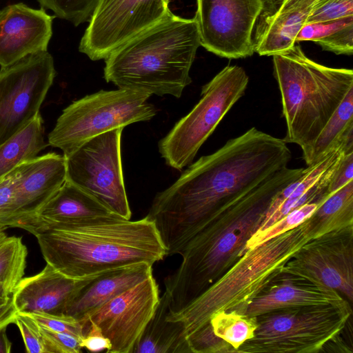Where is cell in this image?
<instances>
[{"instance_id":"6da1fadb","label":"cell","mask_w":353,"mask_h":353,"mask_svg":"<svg viewBox=\"0 0 353 353\" xmlns=\"http://www.w3.org/2000/svg\"><path fill=\"white\" fill-rule=\"evenodd\" d=\"M292 158L287 143L253 127L192 163L150 208L166 256L179 254L216 208L245 194Z\"/></svg>"},{"instance_id":"7a4b0ae2","label":"cell","mask_w":353,"mask_h":353,"mask_svg":"<svg viewBox=\"0 0 353 353\" xmlns=\"http://www.w3.org/2000/svg\"><path fill=\"white\" fill-rule=\"evenodd\" d=\"M304 170L284 168L205 219L179 253L180 265L163 279L170 314L183 310L239 260L274 197Z\"/></svg>"},{"instance_id":"3957f363","label":"cell","mask_w":353,"mask_h":353,"mask_svg":"<svg viewBox=\"0 0 353 353\" xmlns=\"http://www.w3.org/2000/svg\"><path fill=\"white\" fill-rule=\"evenodd\" d=\"M15 228L34 234L46 263L74 279L143 262L153 265L166 256L147 215L134 221L117 214L63 223L27 221Z\"/></svg>"},{"instance_id":"277c9868","label":"cell","mask_w":353,"mask_h":353,"mask_svg":"<svg viewBox=\"0 0 353 353\" xmlns=\"http://www.w3.org/2000/svg\"><path fill=\"white\" fill-rule=\"evenodd\" d=\"M201 46L196 22L171 11L105 59L104 79L120 89L179 98Z\"/></svg>"},{"instance_id":"5b68a950","label":"cell","mask_w":353,"mask_h":353,"mask_svg":"<svg viewBox=\"0 0 353 353\" xmlns=\"http://www.w3.org/2000/svg\"><path fill=\"white\" fill-rule=\"evenodd\" d=\"M311 239L306 221L296 228L248 250L221 276L183 310L167 314L178 322L186 340L210 325L220 312L245 314L250 303L280 274L288 261Z\"/></svg>"},{"instance_id":"8992f818","label":"cell","mask_w":353,"mask_h":353,"mask_svg":"<svg viewBox=\"0 0 353 353\" xmlns=\"http://www.w3.org/2000/svg\"><path fill=\"white\" fill-rule=\"evenodd\" d=\"M272 57L287 127L283 140L303 152L353 88V71L319 64L296 44Z\"/></svg>"},{"instance_id":"52a82bcc","label":"cell","mask_w":353,"mask_h":353,"mask_svg":"<svg viewBox=\"0 0 353 353\" xmlns=\"http://www.w3.org/2000/svg\"><path fill=\"white\" fill-rule=\"evenodd\" d=\"M352 313L349 303L286 307L256 316L254 336L236 353H316L342 332Z\"/></svg>"},{"instance_id":"ba28073f","label":"cell","mask_w":353,"mask_h":353,"mask_svg":"<svg viewBox=\"0 0 353 353\" xmlns=\"http://www.w3.org/2000/svg\"><path fill=\"white\" fill-rule=\"evenodd\" d=\"M150 94L125 89L99 90L73 101L57 119L48 145L68 156L99 134L139 121L157 113L147 102Z\"/></svg>"},{"instance_id":"9c48e42d","label":"cell","mask_w":353,"mask_h":353,"mask_svg":"<svg viewBox=\"0 0 353 353\" xmlns=\"http://www.w3.org/2000/svg\"><path fill=\"white\" fill-rule=\"evenodd\" d=\"M249 77L238 65H228L201 88V98L159 143L165 163L181 170L194 160L201 146L245 93Z\"/></svg>"},{"instance_id":"30bf717a","label":"cell","mask_w":353,"mask_h":353,"mask_svg":"<svg viewBox=\"0 0 353 353\" xmlns=\"http://www.w3.org/2000/svg\"><path fill=\"white\" fill-rule=\"evenodd\" d=\"M123 128L94 137L64 156L65 181L94 196L114 214L130 219L121 154Z\"/></svg>"},{"instance_id":"8fae6325","label":"cell","mask_w":353,"mask_h":353,"mask_svg":"<svg viewBox=\"0 0 353 353\" xmlns=\"http://www.w3.org/2000/svg\"><path fill=\"white\" fill-rule=\"evenodd\" d=\"M47 51L28 55L0 70V144L39 114L55 77Z\"/></svg>"},{"instance_id":"7c38bea8","label":"cell","mask_w":353,"mask_h":353,"mask_svg":"<svg viewBox=\"0 0 353 353\" xmlns=\"http://www.w3.org/2000/svg\"><path fill=\"white\" fill-rule=\"evenodd\" d=\"M170 0H99L81 38L79 51L91 60L112 51L170 12Z\"/></svg>"},{"instance_id":"4fadbf2b","label":"cell","mask_w":353,"mask_h":353,"mask_svg":"<svg viewBox=\"0 0 353 353\" xmlns=\"http://www.w3.org/2000/svg\"><path fill=\"white\" fill-rule=\"evenodd\" d=\"M261 0H197L194 17L201 46L221 57L252 56V34Z\"/></svg>"},{"instance_id":"5bb4252c","label":"cell","mask_w":353,"mask_h":353,"mask_svg":"<svg viewBox=\"0 0 353 353\" xmlns=\"http://www.w3.org/2000/svg\"><path fill=\"white\" fill-rule=\"evenodd\" d=\"M159 285L153 274L114 296L90 314L81 323L99 326L111 343L108 353H133L159 302Z\"/></svg>"},{"instance_id":"9a60e30c","label":"cell","mask_w":353,"mask_h":353,"mask_svg":"<svg viewBox=\"0 0 353 353\" xmlns=\"http://www.w3.org/2000/svg\"><path fill=\"white\" fill-rule=\"evenodd\" d=\"M282 272L304 277L334 289L353 301V225L305 242Z\"/></svg>"},{"instance_id":"2e32d148","label":"cell","mask_w":353,"mask_h":353,"mask_svg":"<svg viewBox=\"0 0 353 353\" xmlns=\"http://www.w3.org/2000/svg\"><path fill=\"white\" fill-rule=\"evenodd\" d=\"M316 0H261L252 42L261 56H273L292 48L311 16Z\"/></svg>"},{"instance_id":"e0dca14e","label":"cell","mask_w":353,"mask_h":353,"mask_svg":"<svg viewBox=\"0 0 353 353\" xmlns=\"http://www.w3.org/2000/svg\"><path fill=\"white\" fill-rule=\"evenodd\" d=\"M17 180L12 214L6 228L34 216L65 181V159L47 153L17 167Z\"/></svg>"},{"instance_id":"ac0fdd59","label":"cell","mask_w":353,"mask_h":353,"mask_svg":"<svg viewBox=\"0 0 353 353\" xmlns=\"http://www.w3.org/2000/svg\"><path fill=\"white\" fill-rule=\"evenodd\" d=\"M53 17L44 9L19 3L0 10V65H10L38 52L47 51Z\"/></svg>"},{"instance_id":"d6986e66","label":"cell","mask_w":353,"mask_h":353,"mask_svg":"<svg viewBox=\"0 0 353 353\" xmlns=\"http://www.w3.org/2000/svg\"><path fill=\"white\" fill-rule=\"evenodd\" d=\"M95 277L71 279L46 263L40 272L21 279L12 294L13 304L19 312L64 314L79 291Z\"/></svg>"},{"instance_id":"ffe728a7","label":"cell","mask_w":353,"mask_h":353,"mask_svg":"<svg viewBox=\"0 0 353 353\" xmlns=\"http://www.w3.org/2000/svg\"><path fill=\"white\" fill-rule=\"evenodd\" d=\"M339 292L312 280L282 272L248 305L245 314L258 316L293 307L347 303Z\"/></svg>"},{"instance_id":"44dd1931","label":"cell","mask_w":353,"mask_h":353,"mask_svg":"<svg viewBox=\"0 0 353 353\" xmlns=\"http://www.w3.org/2000/svg\"><path fill=\"white\" fill-rule=\"evenodd\" d=\"M152 275V265L140 263L108 271L81 289L65 310L81 323L104 303Z\"/></svg>"},{"instance_id":"7402d4cb","label":"cell","mask_w":353,"mask_h":353,"mask_svg":"<svg viewBox=\"0 0 353 353\" xmlns=\"http://www.w3.org/2000/svg\"><path fill=\"white\" fill-rule=\"evenodd\" d=\"M116 214L92 195L65 181L54 196L30 219L46 223H63Z\"/></svg>"},{"instance_id":"603a6c76","label":"cell","mask_w":353,"mask_h":353,"mask_svg":"<svg viewBox=\"0 0 353 353\" xmlns=\"http://www.w3.org/2000/svg\"><path fill=\"white\" fill-rule=\"evenodd\" d=\"M169 304L164 292L133 353H191L181 325L166 318Z\"/></svg>"},{"instance_id":"cb8c5ba5","label":"cell","mask_w":353,"mask_h":353,"mask_svg":"<svg viewBox=\"0 0 353 353\" xmlns=\"http://www.w3.org/2000/svg\"><path fill=\"white\" fill-rule=\"evenodd\" d=\"M305 221L311 239L353 225V180L327 196Z\"/></svg>"},{"instance_id":"d4e9b609","label":"cell","mask_w":353,"mask_h":353,"mask_svg":"<svg viewBox=\"0 0 353 353\" xmlns=\"http://www.w3.org/2000/svg\"><path fill=\"white\" fill-rule=\"evenodd\" d=\"M40 114L0 144V178L21 163L37 157L46 146Z\"/></svg>"},{"instance_id":"484cf974","label":"cell","mask_w":353,"mask_h":353,"mask_svg":"<svg viewBox=\"0 0 353 353\" xmlns=\"http://www.w3.org/2000/svg\"><path fill=\"white\" fill-rule=\"evenodd\" d=\"M353 132V88L326 123L308 149L302 152L308 166L323 158L337 148Z\"/></svg>"},{"instance_id":"4316f807","label":"cell","mask_w":353,"mask_h":353,"mask_svg":"<svg viewBox=\"0 0 353 353\" xmlns=\"http://www.w3.org/2000/svg\"><path fill=\"white\" fill-rule=\"evenodd\" d=\"M312 41L323 50L336 54H353V16L336 20L307 23L299 31L296 41Z\"/></svg>"},{"instance_id":"83f0119b","label":"cell","mask_w":353,"mask_h":353,"mask_svg":"<svg viewBox=\"0 0 353 353\" xmlns=\"http://www.w3.org/2000/svg\"><path fill=\"white\" fill-rule=\"evenodd\" d=\"M0 227V283L12 294L25 274L28 249L21 237L8 236Z\"/></svg>"},{"instance_id":"f1b7e54d","label":"cell","mask_w":353,"mask_h":353,"mask_svg":"<svg viewBox=\"0 0 353 353\" xmlns=\"http://www.w3.org/2000/svg\"><path fill=\"white\" fill-rule=\"evenodd\" d=\"M214 333L228 343L236 351L252 339L257 327L256 316H248L234 312H220L210 319Z\"/></svg>"},{"instance_id":"f546056e","label":"cell","mask_w":353,"mask_h":353,"mask_svg":"<svg viewBox=\"0 0 353 353\" xmlns=\"http://www.w3.org/2000/svg\"><path fill=\"white\" fill-rule=\"evenodd\" d=\"M319 203L311 202L290 212L266 230L256 232L246 243L245 252L265 241L292 230L308 219Z\"/></svg>"},{"instance_id":"4dcf8cb0","label":"cell","mask_w":353,"mask_h":353,"mask_svg":"<svg viewBox=\"0 0 353 353\" xmlns=\"http://www.w3.org/2000/svg\"><path fill=\"white\" fill-rule=\"evenodd\" d=\"M41 8L50 9L54 14L78 26L89 21L99 0H38Z\"/></svg>"},{"instance_id":"1f68e13d","label":"cell","mask_w":353,"mask_h":353,"mask_svg":"<svg viewBox=\"0 0 353 353\" xmlns=\"http://www.w3.org/2000/svg\"><path fill=\"white\" fill-rule=\"evenodd\" d=\"M40 325L48 330L74 336L80 341L84 336V329L80 321L65 314H54L44 312L28 313ZM81 342V341H80Z\"/></svg>"},{"instance_id":"d6a6232c","label":"cell","mask_w":353,"mask_h":353,"mask_svg":"<svg viewBox=\"0 0 353 353\" xmlns=\"http://www.w3.org/2000/svg\"><path fill=\"white\" fill-rule=\"evenodd\" d=\"M188 343L191 353H234L235 350L217 336L209 325L189 338Z\"/></svg>"},{"instance_id":"836d02e7","label":"cell","mask_w":353,"mask_h":353,"mask_svg":"<svg viewBox=\"0 0 353 353\" xmlns=\"http://www.w3.org/2000/svg\"><path fill=\"white\" fill-rule=\"evenodd\" d=\"M348 16H353V0H316L307 23L330 21Z\"/></svg>"},{"instance_id":"e575fe53","label":"cell","mask_w":353,"mask_h":353,"mask_svg":"<svg viewBox=\"0 0 353 353\" xmlns=\"http://www.w3.org/2000/svg\"><path fill=\"white\" fill-rule=\"evenodd\" d=\"M14 323L20 331L27 352L46 353L40 326L31 316L17 312Z\"/></svg>"},{"instance_id":"d590c367","label":"cell","mask_w":353,"mask_h":353,"mask_svg":"<svg viewBox=\"0 0 353 353\" xmlns=\"http://www.w3.org/2000/svg\"><path fill=\"white\" fill-rule=\"evenodd\" d=\"M40 331L46 348V353L81 352V341L74 336L54 332L42 326H40Z\"/></svg>"},{"instance_id":"8d00e7d4","label":"cell","mask_w":353,"mask_h":353,"mask_svg":"<svg viewBox=\"0 0 353 353\" xmlns=\"http://www.w3.org/2000/svg\"><path fill=\"white\" fill-rule=\"evenodd\" d=\"M17 180V168L0 178V227L5 229L13 212Z\"/></svg>"},{"instance_id":"74e56055","label":"cell","mask_w":353,"mask_h":353,"mask_svg":"<svg viewBox=\"0 0 353 353\" xmlns=\"http://www.w3.org/2000/svg\"><path fill=\"white\" fill-rule=\"evenodd\" d=\"M353 180V151L345 152L339 161L327 185V197Z\"/></svg>"},{"instance_id":"f35d334b","label":"cell","mask_w":353,"mask_h":353,"mask_svg":"<svg viewBox=\"0 0 353 353\" xmlns=\"http://www.w3.org/2000/svg\"><path fill=\"white\" fill-rule=\"evenodd\" d=\"M81 348L92 352L105 351L108 352L111 348V343L102 333L98 325L89 323L85 329L84 336L81 340Z\"/></svg>"},{"instance_id":"ab89813d","label":"cell","mask_w":353,"mask_h":353,"mask_svg":"<svg viewBox=\"0 0 353 353\" xmlns=\"http://www.w3.org/2000/svg\"><path fill=\"white\" fill-rule=\"evenodd\" d=\"M17 312L12 296L6 302L0 303V330L14 323Z\"/></svg>"},{"instance_id":"60d3db41","label":"cell","mask_w":353,"mask_h":353,"mask_svg":"<svg viewBox=\"0 0 353 353\" xmlns=\"http://www.w3.org/2000/svg\"><path fill=\"white\" fill-rule=\"evenodd\" d=\"M12 348V343L10 341L7 334L6 327L0 330V353H10Z\"/></svg>"},{"instance_id":"b9f144b4","label":"cell","mask_w":353,"mask_h":353,"mask_svg":"<svg viewBox=\"0 0 353 353\" xmlns=\"http://www.w3.org/2000/svg\"><path fill=\"white\" fill-rule=\"evenodd\" d=\"M12 294V292L3 283H0V303L8 301Z\"/></svg>"}]
</instances>
